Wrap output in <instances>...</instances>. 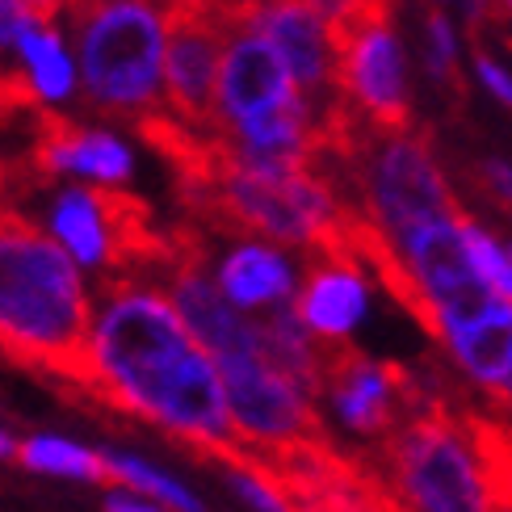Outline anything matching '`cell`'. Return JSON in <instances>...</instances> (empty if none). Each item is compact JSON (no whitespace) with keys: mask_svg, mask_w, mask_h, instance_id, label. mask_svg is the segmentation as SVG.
Instances as JSON below:
<instances>
[{"mask_svg":"<svg viewBox=\"0 0 512 512\" xmlns=\"http://www.w3.org/2000/svg\"><path fill=\"white\" fill-rule=\"evenodd\" d=\"M89 5H97V0H72V9H76V13H84Z\"/></svg>","mask_w":512,"mask_h":512,"instance_id":"cell-27","label":"cell"},{"mask_svg":"<svg viewBox=\"0 0 512 512\" xmlns=\"http://www.w3.org/2000/svg\"><path fill=\"white\" fill-rule=\"evenodd\" d=\"M156 5L164 13H173V9H198V13H210V17H223L231 21V26H248L252 13L265 5V0H156Z\"/></svg>","mask_w":512,"mask_h":512,"instance_id":"cell-21","label":"cell"},{"mask_svg":"<svg viewBox=\"0 0 512 512\" xmlns=\"http://www.w3.org/2000/svg\"><path fill=\"white\" fill-rule=\"evenodd\" d=\"M496 9L500 13H512V0H496Z\"/></svg>","mask_w":512,"mask_h":512,"instance_id":"cell-30","label":"cell"},{"mask_svg":"<svg viewBox=\"0 0 512 512\" xmlns=\"http://www.w3.org/2000/svg\"><path fill=\"white\" fill-rule=\"evenodd\" d=\"M475 72H479V80L487 84V89H492L496 93V101H504L508 105V110H512V76L500 68V63L492 59V55H475Z\"/></svg>","mask_w":512,"mask_h":512,"instance_id":"cell-22","label":"cell"},{"mask_svg":"<svg viewBox=\"0 0 512 512\" xmlns=\"http://www.w3.org/2000/svg\"><path fill=\"white\" fill-rule=\"evenodd\" d=\"M30 168L42 177L80 173V177H93V181H122L131 173V152L101 131H80V126L63 122L55 114H42L38 131H34Z\"/></svg>","mask_w":512,"mask_h":512,"instance_id":"cell-11","label":"cell"},{"mask_svg":"<svg viewBox=\"0 0 512 512\" xmlns=\"http://www.w3.org/2000/svg\"><path fill=\"white\" fill-rule=\"evenodd\" d=\"M391 483L408 512H496V454L487 420L420 408L387 433Z\"/></svg>","mask_w":512,"mask_h":512,"instance_id":"cell-3","label":"cell"},{"mask_svg":"<svg viewBox=\"0 0 512 512\" xmlns=\"http://www.w3.org/2000/svg\"><path fill=\"white\" fill-rule=\"evenodd\" d=\"M508 252H512V248H508Z\"/></svg>","mask_w":512,"mask_h":512,"instance_id":"cell-31","label":"cell"},{"mask_svg":"<svg viewBox=\"0 0 512 512\" xmlns=\"http://www.w3.org/2000/svg\"><path fill=\"white\" fill-rule=\"evenodd\" d=\"M223 387L231 403V420L252 454L265 462H282L290 454L328 445L324 424H319L311 395L290 382L282 370L265 361V353H240L219 361Z\"/></svg>","mask_w":512,"mask_h":512,"instance_id":"cell-7","label":"cell"},{"mask_svg":"<svg viewBox=\"0 0 512 512\" xmlns=\"http://www.w3.org/2000/svg\"><path fill=\"white\" fill-rule=\"evenodd\" d=\"M26 5H30V9H34L42 21H51V17H55L63 5H72V0H26Z\"/></svg>","mask_w":512,"mask_h":512,"instance_id":"cell-25","label":"cell"},{"mask_svg":"<svg viewBox=\"0 0 512 512\" xmlns=\"http://www.w3.org/2000/svg\"><path fill=\"white\" fill-rule=\"evenodd\" d=\"M236 26L198 9L168 13V47H164V105L177 118L223 131L219 126V72L227 42Z\"/></svg>","mask_w":512,"mask_h":512,"instance_id":"cell-8","label":"cell"},{"mask_svg":"<svg viewBox=\"0 0 512 512\" xmlns=\"http://www.w3.org/2000/svg\"><path fill=\"white\" fill-rule=\"evenodd\" d=\"M9 454H13V441H9L5 433H0V458H9Z\"/></svg>","mask_w":512,"mask_h":512,"instance_id":"cell-26","label":"cell"},{"mask_svg":"<svg viewBox=\"0 0 512 512\" xmlns=\"http://www.w3.org/2000/svg\"><path fill=\"white\" fill-rule=\"evenodd\" d=\"M51 227L80 265H110V223L97 189H68L51 210Z\"/></svg>","mask_w":512,"mask_h":512,"instance_id":"cell-15","label":"cell"},{"mask_svg":"<svg viewBox=\"0 0 512 512\" xmlns=\"http://www.w3.org/2000/svg\"><path fill=\"white\" fill-rule=\"evenodd\" d=\"M93 361L97 399L164 424L168 433L219 458L227 471L261 458L244 445L231 420L219 361L202 349L177 303H168L164 294L135 282H105Z\"/></svg>","mask_w":512,"mask_h":512,"instance_id":"cell-1","label":"cell"},{"mask_svg":"<svg viewBox=\"0 0 512 512\" xmlns=\"http://www.w3.org/2000/svg\"><path fill=\"white\" fill-rule=\"evenodd\" d=\"M462 240H466V252H471L479 277L500 298H508V303H512V252L500 248L492 231H483L475 219H466V215H462Z\"/></svg>","mask_w":512,"mask_h":512,"instance_id":"cell-19","label":"cell"},{"mask_svg":"<svg viewBox=\"0 0 512 512\" xmlns=\"http://www.w3.org/2000/svg\"><path fill=\"white\" fill-rule=\"evenodd\" d=\"M298 101H307V93L298 89L277 47L256 26H240L227 42L219 72V126L236 131V126L261 122Z\"/></svg>","mask_w":512,"mask_h":512,"instance_id":"cell-9","label":"cell"},{"mask_svg":"<svg viewBox=\"0 0 512 512\" xmlns=\"http://www.w3.org/2000/svg\"><path fill=\"white\" fill-rule=\"evenodd\" d=\"M0 353L97 395L93 319L72 252L17 210H0Z\"/></svg>","mask_w":512,"mask_h":512,"instance_id":"cell-2","label":"cell"},{"mask_svg":"<svg viewBox=\"0 0 512 512\" xmlns=\"http://www.w3.org/2000/svg\"><path fill=\"white\" fill-rule=\"evenodd\" d=\"M168 13L156 0H97L80 13V76L97 110L139 122L164 105Z\"/></svg>","mask_w":512,"mask_h":512,"instance_id":"cell-4","label":"cell"},{"mask_svg":"<svg viewBox=\"0 0 512 512\" xmlns=\"http://www.w3.org/2000/svg\"><path fill=\"white\" fill-rule=\"evenodd\" d=\"M500 399H504V403H512V378L504 382V391H500Z\"/></svg>","mask_w":512,"mask_h":512,"instance_id":"cell-28","label":"cell"},{"mask_svg":"<svg viewBox=\"0 0 512 512\" xmlns=\"http://www.w3.org/2000/svg\"><path fill=\"white\" fill-rule=\"evenodd\" d=\"M483 177H487V185H492V194H496L500 202L512 206V164H504V160H487V164H483Z\"/></svg>","mask_w":512,"mask_h":512,"instance_id":"cell-23","label":"cell"},{"mask_svg":"<svg viewBox=\"0 0 512 512\" xmlns=\"http://www.w3.org/2000/svg\"><path fill=\"white\" fill-rule=\"evenodd\" d=\"M105 483H122V487H131V492L152 496V500H160V504H168V508H177V512H202V504L189 496L177 479L160 475L156 466L143 462V458L105 454Z\"/></svg>","mask_w":512,"mask_h":512,"instance_id":"cell-18","label":"cell"},{"mask_svg":"<svg viewBox=\"0 0 512 512\" xmlns=\"http://www.w3.org/2000/svg\"><path fill=\"white\" fill-rule=\"evenodd\" d=\"M324 391L353 433L387 437L399 429V403H416L412 378L361 357L345 340H324Z\"/></svg>","mask_w":512,"mask_h":512,"instance_id":"cell-10","label":"cell"},{"mask_svg":"<svg viewBox=\"0 0 512 512\" xmlns=\"http://www.w3.org/2000/svg\"><path fill=\"white\" fill-rule=\"evenodd\" d=\"M366 277H361L357 261H340V256H315L311 277L303 294L294 298L303 324L319 336V340H345L361 315H366Z\"/></svg>","mask_w":512,"mask_h":512,"instance_id":"cell-12","label":"cell"},{"mask_svg":"<svg viewBox=\"0 0 512 512\" xmlns=\"http://www.w3.org/2000/svg\"><path fill=\"white\" fill-rule=\"evenodd\" d=\"M441 340L450 345L454 361L479 387L496 391V395L504 391V382L512 378V303L508 298H496V303L483 307L479 315L445 328Z\"/></svg>","mask_w":512,"mask_h":512,"instance_id":"cell-13","label":"cell"},{"mask_svg":"<svg viewBox=\"0 0 512 512\" xmlns=\"http://www.w3.org/2000/svg\"><path fill=\"white\" fill-rule=\"evenodd\" d=\"M391 5L395 0H361L357 13L332 26L340 93L382 135L412 131L408 76L403 47L391 30Z\"/></svg>","mask_w":512,"mask_h":512,"instance_id":"cell-6","label":"cell"},{"mask_svg":"<svg viewBox=\"0 0 512 512\" xmlns=\"http://www.w3.org/2000/svg\"><path fill=\"white\" fill-rule=\"evenodd\" d=\"M349 164L357 173V202L387 240H399L424 219L458 215V202L441 177L433 147L416 131H374V139L366 135L353 147Z\"/></svg>","mask_w":512,"mask_h":512,"instance_id":"cell-5","label":"cell"},{"mask_svg":"<svg viewBox=\"0 0 512 512\" xmlns=\"http://www.w3.org/2000/svg\"><path fill=\"white\" fill-rule=\"evenodd\" d=\"M496 512H512V492H508V496L500 500V508H496Z\"/></svg>","mask_w":512,"mask_h":512,"instance_id":"cell-29","label":"cell"},{"mask_svg":"<svg viewBox=\"0 0 512 512\" xmlns=\"http://www.w3.org/2000/svg\"><path fill=\"white\" fill-rule=\"evenodd\" d=\"M105 512H164V508L147 504L139 496H110V500H105Z\"/></svg>","mask_w":512,"mask_h":512,"instance_id":"cell-24","label":"cell"},{"mask_svg":"<svg viewBox=\"0 0 512 512\" xmlns=\"http://www.w3.org/2000/svg\"><path fill=\"white\" fill-rule=\"evenodd\" d=\"M17 55H21V72L30 76L34 93L42 101H63L72 93V63H68V51H63V42L55 38L51 21H38V26L17 42Z\"/></svg>","mask_w":512,"mask_h":512,"instance_id":"cell-16","label":"cell"},{"mask_svg":"<svg viewBox=\"0 0 512 512\" xmlns=\"http://www.w3.org/2000/svg\"><path fill=\"white\" fill-rule=\"evenodd\" d=\"M17 458L42 475H72V479H93L105 483V454L84 450L76 441L63 437H30L17 445Z\"/></svg>","mask_w":512,"mask_h":512,"instance_id":"cell-17","label":"cell"},{"mask_svg":"<svg viewBox=\"0 0 512 512\" xmlns=\"http://www.w3.org/2000/svg\"><path fill=\"white\" fill-rule=\"evenodd\" d=\"M223 294L240 311L256 307H277L290 303L294 294V269L282 261V252H273L269 244H240L219 269Z\"/></svg>","mask_w":512,"mask_h":512,"instance_id":"cell-14","label":"cell"},{"mask_svg":"<svg viewBox=\"0 0 512 512\" xmlns=\"http://www.w3.org/2000/svg\"><path fill=\"white\" fill-rule=\"evenodd\" d=\"M424 63H429V76L437 84H445V89H458V38H454V26L450 17H445L441 9H429V17H424Z\"/></svg>","mask_w":512,"mask_h":512,"instance_id":"cell-20","label":"cell"}]
</instances>
